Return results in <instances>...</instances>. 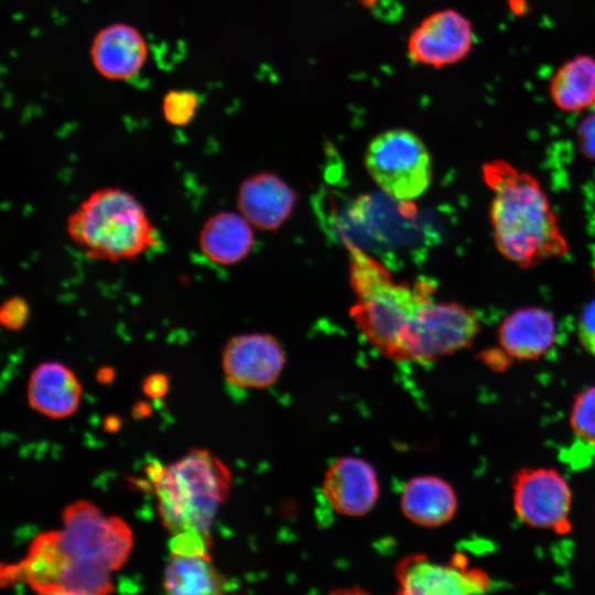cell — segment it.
<instances>
[{
	"label": "cell",
	"mask_w": 595,
	"mask_h": 595,
	"mask_svg": "<svg viewBox=\"0 0 595 595\" xmlns=\"http://www.w3.org/2000/svg\"><path fill=\"white\" fill-rule=\"evenodd\" d=\"M322 493L337 513L360 517L376 506L380 487L370 463L357 456H343L326 469Z\"/></svg>",
	"instance_id": "7c38bea8"
},
{
	"label": "cell",
	"mask_w": 595,
	"mask_h": 595,
	"mask_svg": "<svg viewBox=\"0 0 595 595\" xmlns=\"http://www.w3.org/2000/svg\"><path fill=\"white\" fill-rule=\"evenodd\" d=\"M17 582L52 595H102L113 589L110 571L72 558L62 548L58 531L37 534L24 559L2 565L1 585Z\"/></svg>",
	"instance_id": "5b68a950"
},
{
	"label": "cell",
	"mask_w": 595,
	"mask_h": 595,
	"mask_svg": "<svg viewBox=\"0 0 595 595\" xmlns=\"http://www.w3.org/2000/svg\"><path fill=\"white\" fill-rule=\"evenodd\" d=\"M197 106L198 98L193 91L171 90L164 96L162 111L170 125L183 127L192 121Z\"/></svg>",
	"instance_id": "7402d4cb"
},
{
	"label": "cell",
	"mask_w": 595,
	"mask_h": 595,
	"mask_svg": "<svg viewBox=\"0 0 595 595\" xmlns=\"http://www.w3.org/2000/svg\"><path fill=\"white\" fill-rule=\"evenodd\" d=\"M255 241L252 225L240 214L219 212L208 217L198 235V247L212 262L231 266L244 260Z\"/></svg>",
	"instance_id": "ac0fdd59"
},
{
	"label": "cell",
	"mask_w": 595,
	"mask_h": 595,
	"mask_svg": "<svg viewBox=\"0 0 595 595\" xmlns=\"http://www.w3.org/2000/svg\"><path fill=\"white\" fill-rule=\"evenodd\" d=\"M577 337L582 347L595 357V300L587 303L581 312Z\"/></svg>",
	"instance_id": "d4e9b609"
},
{
	"label": "cell",
	"mask_w": 595,
	"mask_h": 595,
	"mask_svg": "<svg viewBox=\"0 0 595 595\" xmlns=\"http://www.w3.org/2000/svg\"><path fill=\"white\" fill-rule=\"evenodd\" d=\"M82 387L75 374L57 361L36 366L28 382V400L37 412L63 419L73 414L79 404Z\"/></svg>",
	"instance_id": "e0dca14e"
},
{
	"label": "cell",
	"mask_w": 595,
	"mask_h": 595,
	"mask_svg": "<svg viewBox=\"0 0 595 595\" xmlns=\"http://www.w3.org/2000/svg\"><path fill=\"white\" fill-rule=\"evenodd\" d=\"M29 317V303L20 295L8 298L0 307V323L6 329L20 331Z\"/></svg>",
	"instance_id": "603a6c76"
},
{
	"label": "cell",
	"mask_w": 595,
	"mask_h": 595,
	"mask_svg": "<svg viewBox=\"0 0 595 595\" xmlns=\"http://www.w3.org/2000/svg\"><path fill=\"white\" fill-rule=\"evenodd\" d=\"M66 231L87 257L120 262L138 259L158 242L156 228L130 192L106 186L68 215Z\"/></svg>",
	"instance_id": "3957f363"
},
{
	"label": "cell",
	"mask_w": 595,
	"mask_h": 595,
	"mask_svg": "<svg viewBox=\"0 0 595 595\" xmlns=\"http://www.w3.org/2000/svg\"><path fill=\"white\" fill-rule=\"evenodd\" d=\"M594 279H595V268H594Z\"/></svg>",
	"instance_id": "4dcf8cb0"
},
{
	"label": "cell",
	"mask_w": 595,
	"mask_h": 595,
	"mask_svg": "<svg viewBox=\"0 0 595 595\" xmlns=\"http://www.w3.org/2000/svg\"><path fill=\"white\" fill-rule=\"evenodd\" d=\"M142 390L147 396L153 399L162 398L169 390L167 376L161 372L149 375L143 380Z\"/></svg>",
	"instance_id": "4316f807"
},
{
	"label": "cell",
	"mask_w": 595,
	"mask_h": 595,
	"mask_svg": "<svg viewBox=\"0 0 595 595\" xmlns=\"http://www.w3.org/2000/svg\"><path fill=\"white\" fill-rule=\"evenodd\" d=\"M230 483V472L220 459L206 450H191L165 466L154 484L163 524L173 534L196 532L210 543V526Z\"/></svg>",
	"instance_id": "277c9868"
},
{
	"label": "cell",
	"mask_w": 595,
	"mask_h": 595,
	"mask_svg": "<svg viewBox=\"0 0 595 595\" xmlns=\"http://www.w3.org/2000/svg\"><path fill=\"white\" fill-rule=\"evenodd\" d=\"M549 96L554 106L577 113L595 106V57L577 55L565 61L552 75Z\"/></svg>",
	"instance_id": "d6986e66"
},
{
	"label": "cell",
	"mask_w": 595,
	"mask_h": 595,
	"mask_svg": "<svg viewBox=\"0 0 595 595\" xmlns=\"http://www.w3.org/2000/svg\"><path fill=\"white\" fill-rule=\"evenodd\" d=\"M96 378L100 383L108 385V383L112 382V380L115 378V370H113V368H111L109 366L100 367L98 369V371H97Z\"/></svg>",
	"instance_id": "83f0119b"
},
{
	"label": "cell",
	"mask_w": 595,
	"mask_h": 595,
	"mask_svg": "<svg viewBox=\"0 0 595 595\" xmlns=\"http://www.w3.org/2000/svg\"><path fill=\"white\" fill-rule=\"evenodd\" d=\"M572 489L554 468L527 467L512 478V506L526 524L565 533L570 530Z\"/></svg>",
	"instance_id": "ba28073f"
},
{
	"label": "cell",
	"mask_w": 595,
	"mask_h": 595,
	"mask_svg": "<svg viewBox=\"0 0 595 595\" xmlns=\"http://www.w3.org/2000/svg\"><path fill=\"white\" fill-rule=\"evenodd\" d=\"M474 41L470 21L456 10L444 9L420 22L410 34L407 48L413 62L442 68L464 60Z\"/></svg>",
	"instance_id": "30bf717a"
},
{
	"label": "cell",
	"mask_w": 595,
	"mask_h": 595,
	"mask_svg": "<svg viewBox=\"0 0 595 595\" xmlns=\"http://www.w3.org/2000/svg\"><path fill=\"white\" fill-rule=\"evenodd\" d=\"M349 272L356 295L351 315L361 335L382 356L414 363L421 320L433 298L431 289L394 282L387 270L355 247Z\"/></svg>",
	"instance_id": "7a4b0ae2"
},
{
	"label": "cell",
	"mask_w": 595,
	"mask_h": 595,
	"mask_svg": "<svg viewBox=\"0 0 595 595\" xmlns=\"http://www.w3.org/2000/svg\"><path fill=\"white\" fill-rule=\"evenodd\" d=\"M570 424L578 437L595 444V385L582 390L574 398Z\"/></svg>",
	"instance_id": "44dd1931"
},
{
	"label": "cell",
	"mask_w": 595,
	"mask_h": 595,
	"mask_svg": "<svg viewBox=\"0 0 595 595\" xmlns=\"http://www.w3.org/2000/svg\"><path fill=\"white\" fill-rule=\"evenodd\" d=\"M577 136L582 153L595 160V110L589 112L581 122Z\"/></svg>",
	"instance_id": "484cf974"
},
{
	"label": "cell",
	"mask_w": 595,
	"mask_h": 595,
	"mask_svg": "<svg viewBox=\"0 0 595 595\" xmlns=\"http://www.w3.org/2000/svg\"><path fill=\"white\" fill-rule=\"evenodd\" d=\"M365 166L377 186L400 202L420 198L432 183L431 154L419 136L407 129L374 137L365 152Z\"/></svg>",
	"instance_id": "8992f818"
},
{
	"label": "cell",
	"mask_w": 595,
	"mask_h": 595,
	"mask_svg": "<svg viewBox=\"0 0 595 595\" xmlns=\"http://www.w3.org/2000/svg\"><path fill=\"white\" fill-rule=\"evenodd\" d=\"M210 558L173 555L164 572L163 586L170 594H219L225 578L212 565Z\"/></svg>",
	"instance_id": "ffe728a7"
},
{
	"label": "cell",
	"mask_w": 595,
	"mask_h": 595,
	"mask_svg": "<svg viewBox=\"0 0 595 595\" xmlns=\"http://www.w3.org/2000/svg\"><path fill=\"white\" fill-rule=\"evenodd\" d=\"M398 593L405 595H466L488 592L493 582L480 569L469 567L461 555L448 563L425 554L407 555L396 566Z\"/></svg>",
	"instance_id": "9c48e42d"
},
{
	"label": "cell",
	"mask_w": 595,
	"mask_h": 595,
	"mask_svg": "<svg viewBox=\"0 0 595 595\" xmlns=\"http://www.w3.org/2000/svg\"><path fill=\"white\" fill-rule=\"evenodd\" d=\"M504 351L518 360H534L544 356L556 339L553 314L540 306H526L508 314L497 332Z\"/></svg>",
	"instance_id": "9a60e30c"
},
{
	"label": "cell",
	"mask_w": 595,
	"mask_h": 595,
	"mask_svg": "<svg viewBox=\"0 0 595 595\" xmlns=\"http://www.w3.org/2000/svg\"><path fill=\"white\" fill-rule=\"evenodd\" d=\"M400 508L414 524L437 528L454 518L458 500L448 482L435 475H421L409 479L403 486Z\"/></svg>",
	"instance_id": "2e32d148"
},
{
	"label": "cell",
	"mask_w": 595,
	"mask_h": 595,
	"mask_svg": "<svg viewBox=\"0 0 595 595\" xmlns=\"http://www.w3.org/2000/svg\"><path fill=\"white\" fill-rule=\"evenodd\" d=\"M62 521L58 539L72 558L109 571L120 569L128 560L133 538L121 518L107 517L91 502L77 500L63 510Z\"/></svg>",
	"instance_id": "52a82bcc"
},
{
	"label": "cell",
	"mask_w": 595,
	"mask_h": 595,
	"mask_svg": "<svg viewBox=\"0 0 595 595\" xmlns=\"http://www.w3.org/2000/svg\"><path fill=\"white\" fill-rule=\"evenodd\" d=\"M151 413L150 404L147 402H138L132 410V414L136 419L149 416Z\"/></svg>",
	"instance_id": "f1b7e54d"
},
{
	"label": "cell",
	"mask_w": 595,
	"mask_h": 595,
	"mask_svg": "<svg viewBox=\"0 0 595 595\" xmlns=\"http://www.w3.org/2000/svg\"><path fill=\"white\" fill-rule=\"evenodd\" d=\"M209 545L210 543L203 536L191 531L174 534L170 542L172 554L181 556L210 558L207 552Z\"/></svg>",
	"instance_id": "cb8c5ba5"
},
{
	"label": "cell",
	"mask_w": 595,
	"mask_h": 595,
	"mask_svg": "<svg viewBox=\"0 0 595 595\" xmlns=\"http://www.w3.org/2000/svg\"><path fill=\"white\" fill-rule=\"evenodd\" d=\"M285 365V353L271 334L232 336L221 351V367L228 383L242 389H264L274 385Z\"/></svg>",
	"instance_id": "8fae6325"
},
{
	"label": "cell",
	"mask_w": 595,
	"mask_h": 595,
	"mask_svg": "<svg viewBox=\"0 0 595 595\" xmlns=\"http://www.w3.org/2000/svg\"><path fill=\"white\" fill-rule=\"evenodd\" d=\"M121 426V420L116 415H108L104 421V428L107 432H117Z\"/></svg>",
	"instance_id": "f546056e"
},
{
	"label": "cell",
	"mask_w": 595,
	"mask_h": 595,
	"mask_svg": "<svg viewBox=\"0 0 595 595\" xmlns=\"http://www.w3.org/2000/svg\"><path fill=\"white\" fill-rule=\"evenodd\" d=\"M482 175L491 193L494 244L505 259L530 268L567 253L556 213L533 175L504 160L484 163Z\"/></svg>",
	"instance_id": "6da1fadb"
},
{
	"label": "cell",
	"mask_w": 595,
	"mask_h": 595,
	"mask_svg": "<svg viewBox=\"0 0 595 595\" xmlns=\"http://www.w3.org/2000/svg\"><path fill=\"white\" fill-rule=\"evenodd\" d=\"M148 56V46L141 33L125 23L110 24L100 30L90 47L96 71L111 80H126L136 76Z\"/></svg>",
	"instance_id": "5bb4252c"
},
{
	"label": "cell",
	"mask_w": 595,
	"mask_h": 595,
	"mask_svg": "<svg viewBox=\"0 0 595 595\" xmlns=\"http://www.w3.org/2000/svg\"><path fill=\"white\" fill-rule=\"evenodd\" d=\"M296 192L278 175L261 172L247 177L237 195L239 213L256 228L275 230L292 215Z\"/></svg>",
	"instance_id": "4fadbf2b"
}]
</instances>
